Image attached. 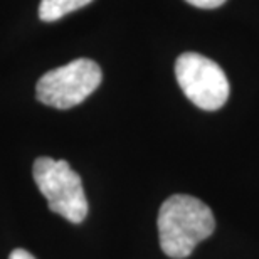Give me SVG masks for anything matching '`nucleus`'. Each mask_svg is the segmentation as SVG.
Masks as SVG:
<instances>
[{"label":"nucleus","mask_w":259,"mask_h":259,"mask_svg":"<svg viewBox=\"0 0 259 259\" xmlns=\"http://www.w3.org/2000/svg\"><path fill=\"white\" fill-rule=\"evenodd\" d=\"M158 237L162 251L172 259L190 256L197 244L215 229V219L209 205L192 195L168 197L158 212Z\"/></svg>","instance_id":"nucleus-1"},{"label":"nucleus","mask_w":259,"mask_h":259,"mask_svg":"<svg viewBox=\"0 0 259 259\" xmlns=\"http://www.w3.org/2000/svg\"><path fill=\"white\" fill-rule=\"evenodd\" d=\"M32 177L51 210L72 224H81L86 219L88 199L81 177L66 160L37 158L32 167Z\"/></svg>","instance_id":"nucleus-2"},{"label":"nucleus","mask_w":259,"mask_h":259,"mask_svg":"<svg viewBox=\"0 0 259 259\" xmlns=\"http://www.w3.org/2000/svg\"><path fill=\"white\" fill-rule=\"evenodd\" d=\"M101 67L95 61L81 58L46 72L37 81L35 96L48 106L69 110L93 95L101 84Z\"/></svg>","instance_id":"nucleus-3"},{"label":"nucleus","mask_w":259,"mask_h":259,"mask_svg":"<svg viewBox=\"0 0 259 259\" xmlns=\"http://www.w3.org/2000/svg\"><path fill=\"white\" fill-rule=\"evenodd\" d=\"M175 76L180 90L197 108L215 111L229 98V81L222 67L197 53H184L175 61Z\"/></svg>","instance_id":"nucleus-4"},{"label":"nucleus","mask_w":259,"mask_h":259,"mask_svg":"<svg viewBox=\"0 0 259 259\" xmlns=\"http://www.w3.org/2000/svg\"><path fill=\"white\" fill-rule=\"evenodd\" d=\"M91 2L93 0H40L39 17L44 22H54Z\"/></svg>","instance_id":"nucleus-5"},{"label":"nucleus","mask_w":259,"mask_h":259,"mask_svg":"<svg viewBox=\"0 0 259 259\" xmlns=\"http://www.w3.org/2000/svg\"><path fill=\"white\" fill-rule=\"evenodd\" d=\"M185 2H189L190 5L199 7V9H215V7H221L226 0H185Z\"/></svg>","instance_id":"nucleus-6"},{"label":"nucleus","mask_w":259,"mask_h":259,"mask_svg":"<svg viewBox=\"0 0 259 259\" xmlns=\"http://www.w3.org/2000/svg\"><path fill=\"white\" fill-rule=\"evenodd\" d=\"M9 259H35V257L25 249H15V251L10 252Z\"/></svg>","instance_id":"nucleus-7"}]
</instances>
